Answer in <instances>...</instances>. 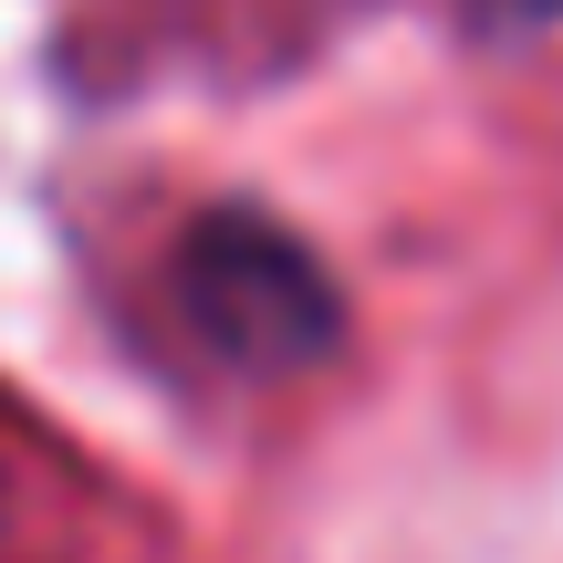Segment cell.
I'll return each instance as SVG.
<instances>
[{
	"instance_id": "obj_1",
	"label": "cell",
	"mask_w": 563,
	"mask_h": 563,
	"mask_svg": "<svg viewBox=\"0 0 563 563\" xmlns=\"http://www.w3.org/2000/svg\"><path fill=\"white\" fill-rule=\"evenodd\" d=\"M188 302L230 355H302L323 334V282L302 272V251H282L251 220H220L188 241Z\"/></svg>"
}]
</instances>
